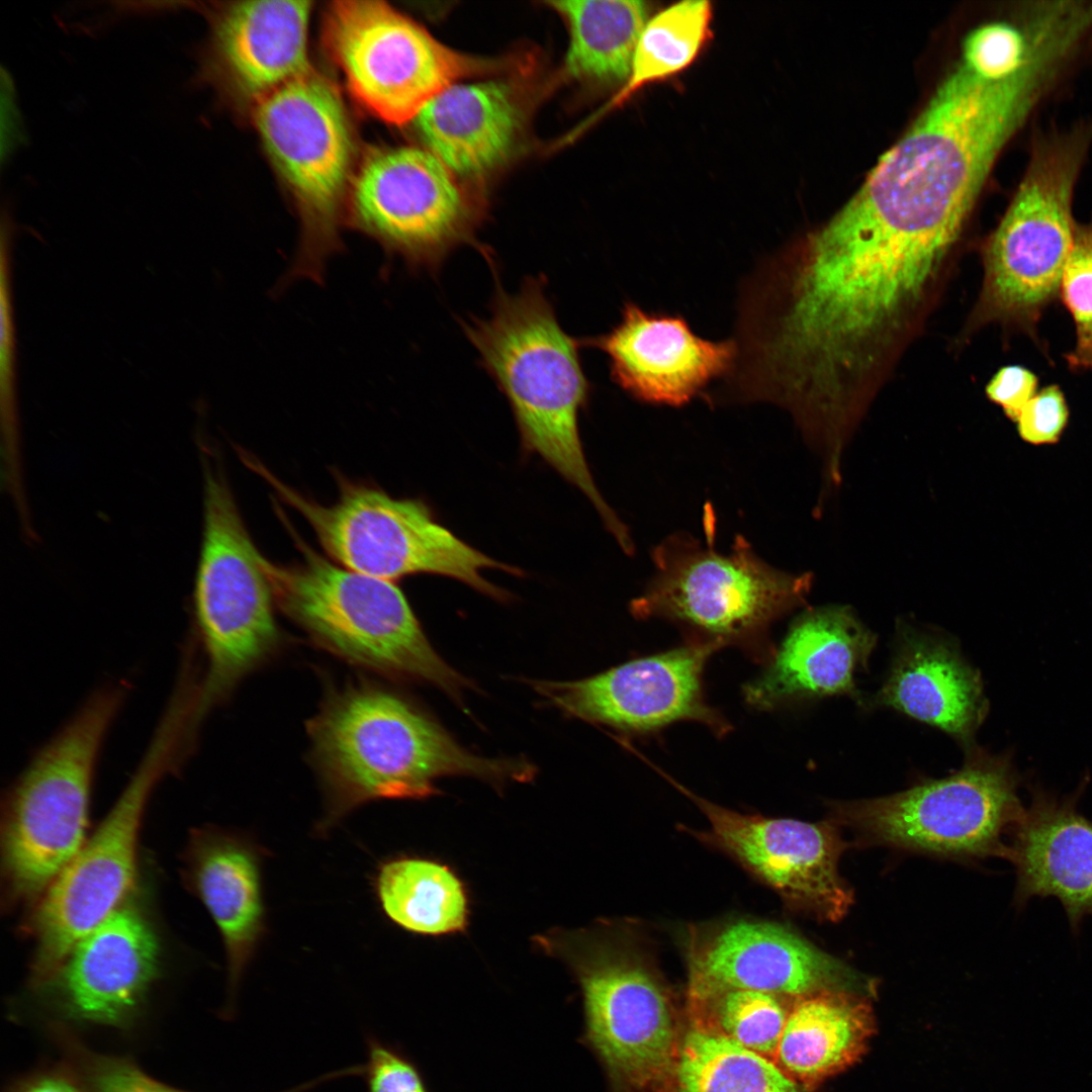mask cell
Returning a JSON list of instances; mask_svg holds the SVG:
<instances>
[{
  "instance_id": "cell-1",
  "label": "cell",
  "mask_w": 1092,
  "mask_h": 1092,
  "mask_svg": "<svg viewBox=\"0 0 1092 1092\" xmlns=\"http://www.w3.org/2000/svg\"><path fill=\"white\" fill-rule=\"evenodd\" d=\"M306 731L308 758L325 799L318 833L369 802L435 795L436 780L445 776L502 786L527 782L535 774L524 759L486 758L466 750L412 703L371 681L331 690Z\"/></svg>"
},
{
  "instance_id": "cell-2",
  "label": "cell",
  "mask_w": 1092,
  "mask_h": 1092,
  "mask_svg": "<svg viewBox=\"0 0 1092 1092\" xmlns=\"http://www.w3.org/2000/svg\"><path fill=\"white\" fill-rule=\"evenodd\" d=\"M545 283L543 276L527 277L516 293L498 288L490 314L462 328L507 397L525 450L576 486L624 547L632 538L598 489L579 435L578 416L592 391L579 356L583 340L561 328Z\"/></svg>"
},
{
  "instance_id": "cell-3",
  "label": "cell",
  "mask_w": 1092,
  "mask_h": 1092,
  "mask_svg": "<svg viewBox=\"0 0 1092 1092\" xmlns=\"http://www.w3.org/2000/svg\"><path fill=\"white\" fill-rule=\"evenodd\" d=\"M128 693H92L32 755L2 800L1 902L31 908L85 843L99 756Z\"/></svg>"
},
{
  "instance_id": "cell-4",
  "label": "cell",
  "mask_w": 1092,
  "mask_h": 1092,
  "mask_svg": "<svg viewBox=\"0 0 1092 1092\" xmlns=\"http://www.w3.org/2000/svg\"><path fill=\"white\" fill-rule=\"evenodd\" d=\"M626 929L601 923L536 940L565 963L581 989L583 1041L614 1085L673 1088L681 1040L672 997L654 962Z\"/></svg>"
},
{
  "instance_id": "cell-5",
  "label": "cell",
  "mask_w": 1092,
  "mask_h": 1092,
  "mask_svg": "<svg viewBox=\"0 0 1092 1092\" xmlns=\"http://www.w3.org/2000/svg\"><path fill=\"white\" fill-rule=\"evenodd\" d=\"M1092 143V122L1036 139L1025 173L981 249L984 277L964 339L990 324L1036 335L1059 294L1077 221L1074 190Z\"/></svg>"
},
{
  "instance_id": "cell-6",
  "label": "cell",
  "mask_w": 1092,
  "mask_h": 1092,
  "mask_svg": "<svg viewBox=\"0 0 1092 1092\" xmlns=\"http://www.w3.org/2000/svg\"><path fill=\"white\" fill-rule=\"evenodd\" d=\"M303 558L262 556L277 606L321 647L389 677L425 681L460 701L470 682L434 650L400 588L347 568L303 543Z\"/></svg>"
},
{
  "instance_id": "cell-7",
  "label": "cell",
  "mask_w": 1092,
  "mask_h": 1092,
  "mask_svg": "<svg viewBox=\"0 0 1092 1092\" xmlns=\"http://www.w3.org/2000/svg\"><path fill=\"white\" fill-rule=\"evenodd\" d=\"M203 520L192 590L194 635L204 655L194 717L202 724L252 671L274 655L280 632L274 596L219 460L200 445Z\"/></svg>"
},
{
  "instance_id": "cell-8",
  "label": "cell",
  "mask_w": 1092,
  "mask_h": 1092,
  "mask_svg": "<svg viewBox=\"0 0 1092 1092\" xmlns=\"http://www.w3.org/2000/svg\"><path fill=\"white\" fill-rule=\"evenodd\" d=\"M706 541L674 533L652 550L654 573L630 604L640 620L662 618L723 647L733 645L764 657L771 652V623L805 604L813 575L769 565L745 537L737 535L729 552L716 548L710 509Z\"/></svg>"
},
{
  "instance_id": "cell-9",
  "label": "cell",
  "mask_w": 1092,
  "mask_h": 1092,
  "mask_svg": "<svg viewBox=\"0 0 1092 1092\" xmlns=\"http://www.w3.org/2000/svg\"><path fill=\"white\" fill-rule=\"evenodd\" d=\"M188 754L186 713L168 705L112 808L23 922L22 930L34 944L29 984L51 975L84 936L128 900L149 800Z\"/></svg>"
},
{
  "instance_id": "cell-10",
  "label": "cell",
  "mask_w": 1092,
  "mask_h": 1092,
  "mask_svg": "<svg viewBox=\"0 0 1092 1092\" xmlns=\"http://www.w3.org/2000/svg\"><path fill=\"white\" fill-rule=\"evenodd\" d=\"M244 461L301 515L330 559L342 566L392 581L420 573L448 576L502 602L509 594L482 571L522 573L459 539L421 499L395 498L376 486L341 477L338 498L323 506L283 483L251 455Z\"/></svg>"
},
{
  "instance_id": "cell-11",
  "label": "cell",
  "mask_w": 1092,
  "mask_h": 1092,
  "mask_svg": "<svg viewBox=\"0 0 1092 1092\" xmlns=\"http://www.w3.org/2000/svg\"><path fill=\"white\" fill-rule=\"evenodd\" d=\"M254 121L301 219L298 247L279 285L323 284L328 261L342 252L338 223L354 154L342 99L310 71L257 101Z\"/></svg>"
},
{
  "instance_id": "cell-12",
  "label": "cell",
  "mask_w": 1092,
  "mask_h": 1092,
  "mask_svg": "<svg viewBox=\"0 0 1092 1092\" xmlns=\"http://www.w3.org/2000/svg\"><path fill=\"white\" fill-rule=\"evenodd\" d=\"M1009 762L979 750L946 778L870 800L832 804L836 820L872 841L941 854L1007 857L1003 834L1024 809Z\"/></svg>"
},
{
  "instance_id": "cell-13",
  "label": "cell",
  "mask_w": 1092,
  "mask_h": 1092,
  "mask_svg": "<svg viewBox=\"0 0 1092 1092\" xmlns=\"http://www.w3.org/2000/svg\"><path fill=\"white\" fill-rule=\"evenodd\" d=\"M325 39L357 100L394 124L415 120L430 100L460 79L500 66L445 46L380 1L334 2Z\"/></svg>"
},
{
  "instance_id": "cell-14",
  "label": "cell",
  "mask_w": 1092,
  "mask_h": 1092,
  "mask_svg": "<svg viewBox=\"0 0 1092 1092\" xmlns=\"http://www.w3.org/2000/svg\"><path fill=\"white\" fill-rule=\"evenodd\" d=\"M350 205L354 225L412 270L435 272L472 240L474 211L452 172L428 149L370 155L353 181Z\"/></svg>"
},
{
  "instance_id": "cell-15",
  "label": "cell",
  "mask_w": 1092,
  "mask_h": 1092,
  "mask_svg": "<svg viewBox=\"0 0 1092 1092\" xmlns=\"http://www.w3.org/2000/svg\"><path fill=\"white\" fill-rule=\"evenodd\" d=\"M161 973V943L146 911L126 900L60 966L30 985L48 1024L130 1031Z\"/></svg>"
},
{
  "instance_id": "cell-16",
  "label": "cell",
  "mask_w": 1092,
  "mask_h": 1092,
  "mask_svg": "<svg viewBox=\"0 0 1092 1092\" xmlns=\"http://www.w3.org/2000/svg\"><path fill=\"white\" fill-rule=\"evenodd\" d=\"M706 816L702 839L734 858L792 907L828 921L848 911L852 891L838 873L844 849L835 827L742 814L712 803L659 771Z\"/></svg>"
},
{
  "instance_id": "cell-17",
  "label": "cell",
  "mask_w": 1092,
  "mask_h": 1092,
  "mask_svg": "<svg viewBox=\"0 0 1092 1092\" xmlns=\"http://www.w3.org/2000/svg\"><path fill=\"white\" fill-rule=\"evenodd\" d=\"M720 643L694 636L668 651L637 658L574 681H533V688L568 715L628 732H650L696 721L725 735L727 721L705 701L703 671Z\"/></svg>"
},
{
  "instance_id": "cell-18",
  "label": "cell",
  "mask_w": 1092,
  "mask_h": 1092,
  "mask_svg": "<svg viewBox=\"0 0 1092 1092\" xmlns=\"http://www.w3.org/2000/svg\"><path fill=\"white\" fill-rule=\"evenodd\" d=\"M687 956L689 989H750L794 999L822 991L869 996L876 989L872 979L772 922L695 930Z\"/></svg>"
},
{
  "instance_id": "cell-19",
  "label": "cell",
  "mask_w": 1092,
  "mask_h": 1092,
  "mask_svg": "<svg viewBox=\"0 0 1092 1092\" xmlns=\"http://www.w3.org/2000/svg\"><path fill=\"white\" fill-rule=\"evenodd\" d=\"M608 357L613 382L632 398L679 407L705 396L732 372L738 354L733 338L699 336L679 313L645 310L625 301L610 331L582 339Z\"/></svg>"
},
{
  "instance_id": "cell-20",
  "label": "cell",
  "mask_w": 1092,
  "mask_h": 1092,
  "mask_svg": "<svg viewBox=\"0 0 1092 1092\" xmlns=\"http://www.w3.org/2000/svg\"><path fill=\"white\" fill-rule=\"evenodd\" d=\"M266 851L248 835L213 825L194 828L181 875L216 924L225 948L228 1007L266 933L261 868Z\"/></svg>"
},
{
  "instance_id": "cell-21",
  "label": "cell",
  "mask_w": 1092,
  "mask_h": 1092,
  "mask_svg": "<svg viewBox=\"0 0 1092 1092\" xmlns=\"http://www.w3.org/2000/svg\"><path fill=\"white\" fill-rule=\"evenodd\" d=\"M308 1H244L217 10L206 56L209 74L259 101L308 72Z\"/></svg>"
},
{
  "instance_id": "cell-22",
  "label": "cell",
  "mask_w": 1092,
  "mask_h": 1092,
  "mask_svg": "<svg viewBox=\"0 0 1092 1092\" xmlns=\"http://www.w3.org/2000/svg\"><path fill=\"white\" fill-rule=\"evenodd\" d=\"M876 640L848 607L808 610L793 623L767 668L745 686V701L768 710L835 695L858 699L854 673L866 665Z\"/></svg>"
},
{
  "instance_id": "cell-23",
  "label": "cell",
  "mask_w": 1092,
  "mask_h": 1092,
  "mask_svg": "<svg viewBox=\"0 0 1092 1092\" xmlns=\"http://www.w3.org/2000/svg\"><path fill=\"white\" fill-rule=\"evenodd\" d=\"M1077 799H1057L1036 792L1011 830L1007 858L1015 867L1014 904L1032 898H1056L1074 934L1092 917V820Z\"/></svg>"
},
{
  "instance_id": "cell-24",
  "label": "cell",
  "mask_w": 1092,
  "mask_h": 1092,
  "mask_svg": "<svg viewBox=\"0 0 1092 1092\" xmlns=\"http://www.w3.org/2000/svg\"><path fill=\"white\" fill-rule=\"evenodd\" d=\"M432 152L451 172L485 173L509 156L521 111L513 89L500 81L454 83L430 100L415 118Z\"/></svg>"
},
{
  "instance_id": "cell-25",
  "label": "cell",
  "mask_w": 1092,
  "mask_h": 1092,
  "mask_svg": "<svg viewBox=\"0 0 1092 1092\" xmlns=\"http://www.w3.org/2000/svg\"><path fill=\"white\" fill-rule=\"evenodd\" d=\"M902 639L876 703L969 744L987 712L979 673L944 642L906 630Z\"/></svg>"
},
{
  "instance_id": "cell-26",
  "label": "cell",
  "mask_w": 1092,
  "mask_h": 1092,
  "mask_svg": "<svg viewBox=\"0 0 1092 1092\" xmlns=\"http://www.w3.org/2000/svg\"><path fill=\"white\" fill-rule=\"evenodd\" d=\"M875 1029L867 996L822 991L795 998L776 1055L794 1080L816 1084L854 1064Z\"/></svg>"
},
{
  "instance_id": "cell-27",
  "label": "cell",
  "mask_w": 1092,
  "mask_h": 1092,
  "mask_svg": "<svg viewBox=\"0 0 1092 1092\" xmlns=\"http://www.w3.org/2000/svg\"><path fill=\"white\" fill-rule=\"evenodd\" d=\"M565 21L569 44L563 64L577 80H628L648 18L643 1L562 0L547 3Z\"/></svg>"
},
{
  "instance_id": "cell-28",
  "label": "cell",
  "mask_w": 1092,
  "mask_h": 1092,
  "mask_svg": "<svg viewBox=\"0 0 1092 1092\" xmlns=\"http://www.w3.org/2000/svg\"><path fill=\"white\" fill-rule=\"evenodd\" d=\"M375 891L386 916L416 933L439 935L464 929L467 897L461 881L446 866L397 857L383 862Z\"/></svg>"
},
{
  "instance_id": "cell-29",
  "label": "cell",
  "mask_w": 1092,
  "mask_h": 1092,
  "mask_svg": "<svg viewBox=\"0 0 1092 1092\" xmlns=\"http://www.w3.org/2000/svg\"><path fill=\"white\" fill-rule=\"evenodd\" d=\"M674 1092H799L772 1060L699 1025L681 1039Z\"/></svg>"
},
{
  "instance_id": "cell-30",
  "label": "cell",
  "mask_w": 1092,
  "mask_h": 1092,
  "mask_svg": "<svg viewBox=\"0 0 1092 1092\" xmlns=\"http://www.w3.org/2000/svg\"><path fill=\"white\" fill-rule=\"evenodd\" d=\"M712 17L709 1H682L648 19L635 49L630 76L612 105L688 68L710 38Z\"/></svg>"
},
{
  "instance_id": "cell-31",
  "label": "cell",
  "mask_w": 1092,
  "mask_h": 1092,
  "mask_svg": "<svg viewBox=\"0 0 1092 1092\" xmlns=\"http://www.w3.org/2000/svg\"><path fill=\"white\" fill-rule=\"evenodd\" d=\"M689 1000L698 1016H705L713 1030L767 1059H776L788 1016L781 997L750 989H689Z\"/></svg>"
},
{
  "instance_id": "cell-32",
  "label": "cell",
  "mask_w": 1092,
  "mask_h": 1092,
  "mask_svg": "<svg viewBox=\"0 0 1092 1092\" xmlns=\"http://www.w3.org/2000/svg\"><path fill=\"white\" fill-rule=\"evenodd\" d=\"M47 1031L86 1092H189L153 1078L128 1057L92 1050L68 1027L52 1024ZM317 1085L313 1079L281 1092H306Z\"/></svg>"
},
{
  "instance_id": "cell-33",
  "label": "cell",
  "mask_w": 1092,
  "mask_h": 1092,
  "mask_svg": "<svg viewBox=\"0 0 1092 1092\" xmlns=\"http://www.w3.org/2000/svg\"><path fill=\"white\" fill-rule=\"evenodd\" d=\"M1059 295L1071 313L1076 343L1066 356L1071 370H1092V217L1076 223Z\"/></svg>"
},
{
  "instance_id": "cell-34",
  "label": "cell",
  "mask_w": 1092,
  "mask_h": 1092,
  "mask_svg": "<svg viewBox=\"0 0 1092 1092\" xmlns=\"http://www.w3.org/2000/svg\"><path fill=\"white\" fill-rule=\"evenodd\" d=\"M1023 15L1019 23L993 22L971 31L963 44V62L987 78H1001L1022 61L1026 50Z\"/></svg>"
},
{
  "instance_id": "cell-35",
  "label": "cell",
  "mask_w": 1092,
  "mask_h": 1092,
  "mask_svg": "<svg viewBox=\"0 0 1092 1092\" xmlns=\"http://www.w3.org/2000/svg\"><path fill=\"white\" fill-rule=\"evenodd\" d=\"M363 1073L367 1092H430L418 1067L402 1053L367 1037Z\"/></svg>"
},
{
  "instance_id": "cell-36",
  "label": "cell",
  "mask_w": 1092,
  "mask_h": 1092,
  "mask_svg": "<svg viewBox=\"0 0 1092 1092\" xmlns=\"http://www.w3.org/2000/svg\"><path fill=\"white\" fill-rule=\"evenodd\" d=\"M1069 422V407L1060 386L1051 384L1037 391L1022 407L1016 421L1022 440L1032 445L1057 443Z\"/></svg>"
},
{
  "instance_id": "cell-37",
  "label": "cell",
  "mask_w": 1092,
  "mask_h": 1092,
  "mask_svg": "<svg viewBox=\"0 0 1092 1092\" xmlns=\"http://www.w3.org/2000/svg\"><path fill=\"white\" fill-rule=\"evenodd\" d=\"M10 290L1 289V408L3 452L16 455L18 451L16 404L14 395V338Z\"/></svg>"
},
{
  "instance_id": "cell-38",
  "label": "cell",
  "mask_w": 1092,
  "mask_h": 1092,
  "mask_svg": "<svg viewBox=\"0 0 1092 1092\" xmlns=\"http://www.w3.org/2000/svg\"><path fill=\"white\" fill-rule=\"evenodd\" d=\"M1038 378L1020 365L1001 367L986 385V395L1015 422L1022 407L1037 392Z\"/></svg>"
},
{
  "instance_id": "cell-39",
  "label": "cell",
  "mask_w": 1092,
  "mask_h": 1092,
  "mask_svg": "<svg viewBox=\"0 0 1092 1092\" xmlns=\"http://www.w3.org/2000/svg\"><path fill=\"white\" fill-rule=\"evenodd\" d=\"M5 1092H86L85 1088L63 1062L36 1067L11 1080Z\"/></svg>"
}]
</instances>
